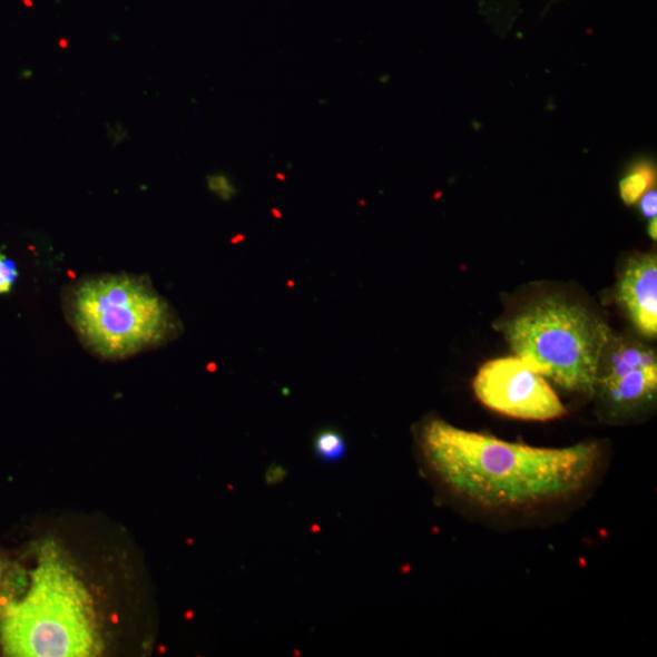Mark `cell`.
<instances>
[{
	"label": "cell",
	"instance_id": "1",
	"mask_svg": "<svg viewBox=\"0 0 657 657\" xmlns=\"http://www.w3.org/2000/svg\"><path fill=\"white\" fill-rule=\"evenodd\" d=\"M428 475L450 494L490 510L567 501L594 480L599 449L582 442L538 449L458 429L432 416L415 433Z\"/></svg>",
	"mask_w": 657,
	"mask_h": 657
},
{
	"label": "cell",
	"instance_id": "2",
	"mask_svg": "<svg viewBox=\"0 0 657 657\" xmlns=\"http://www.w3.org/2000/svg\"><path fill=\"white\" fill-rule=\"evenodd\" d=\"M0 648L12 657H90L102 653L95 600L61 550L47 543L23 595L0 624Z\"/></svg>",
	"mask_w": 657,
	"mask_h": 657
},
{
	"label": "cell",
	"instance_id": "3",
	"mask_svg": "<svg viewBox=\"0 0 657 657\" xmlns=\"http://www.w3.org/2000/svg\"><path fill=\"white\" fill-rule=\"evenodd\" d=\"M66 320L84 346L102 360H125L178 337L183 325L150 280L102 274L65 292Z\"/></svg>",
	"mask_w": 657,
	"mask_h": 657
},
{
	"label": "cell",
	"instance_id": "4",
	"mask_svg": "<svg viewBox=\"0 0 657 657\" xmlns=\"http://www.w3.org/2000/svg\"><path fill=\"white\" fill-rule=\"evenodd\" d=\"M503 332L516 356L572 392L596 393L598 365L612 332L567 300L547 297L512 315Z\"/></svg>",
	"mask_w": 657,
	"mask_h": 657
},
{
	"label": "cell",
	"instance_id": "5",
	"mask_svg": "<svg viewBox=\"0 0 657 657\" xmlns=\"http://www.w3.org/2000/svg\"><path fill=\"white\" fill-rule=\"evenodd\" d=\"M474 391L481 403L510 418L549 422L567 414L545 375L517 356L486 363L474 380Z\"/></svg>",
	"mask_w": 657,
	"mask_h": 657
},
{
	"label": "cell",
	"instance_id": "6",
	"mask_svg": "<svg viewBox=\"0 0 657 657\" xmlns=\"http://www.w3.org/2000/svg\"><path fill=\"white\" fill-rule=\"evenodd\" d=\"M657 360L653 349L612 334L601 353L596 392L612 412L626 414L655 399Z\"/></svg>",
	"mask_w": 657,
	"mask_h": 657
},
{
	"label": "cell",
	"instance_id": "7",
	"mask_svg": "<svg viewBox=\"0 0 657 657\" xmlns=\"http://www.w3.org/2000/svg\"><path fill=\"white\" fill-rule=\"evenodd\" d=\"M617 297L638 331L647 337L657 334V258L655 254L629 259L622 272Z\"/></svg>",
	"mask_w": 657,
	"mask_h": 657
},
{
	"label": "cell",
	"instance_id": "8",
	"mask_svg": "<svg viewBox=\"0 0 657 657\" xmlns=\"http://www.w3.org/2000/svg\"><path fill=\"white\" fill-rule=\"evenodd\" d=\"M28 586V575L18 565L0 556V624L10 604L20 598Z\"/></svg>",
	"mask_w": 657,
	"mask_h": 657
},
{
	"label": "cell",
	"instance_id": "9",
	"mask_svg": "<svg viewBox=\"0 0 657 657\" xmlns=\"http://www.w3.org/2000/svg\"><path fill=\"white\" fill-rule=\"evenodd\" d=\"M656 169L650 161H640L620 182V194L627 205H635L649 189L655 188Z\"/></svg>",
	"mask_w": 657,
	"mask_h": 657
},
{
	"label": "cell",
	"instance_id": "10",
	"mask_svg": "<svg viewBox=\"0 0 657 657\" xmlns=\"http://www.w3.org/2000/svg\"><path fill=\"white\" fill-rule=\"evenodd\" d=\"M347 441L337 429H323L313 440L314 455L323 464H337L347 455Z\"/></svg>",
	"mask_w": 657,
	"mask_h": 657
},
{
	"label": "cell",
	"instance_id": "11",
	"mask_svg": "<svg viewBox=\"0 0 657 657\" xmlns=\"http://www.w3.org/2000/svg\"><path fill=\"white\" fill-rule=\"evenodd\" d=\"M207 187L223 202H229L238 194L231 177L226 174H215L207 177Z\"/></svg>",
	"mask_w": 657,
	"mask_h": 657
},
{
	"label": "cell",
	"instance_id": "12",
	"mask_svg": "<svg viewBox=\"0 0 657 657\" xmlns=\"http://www.w3.org/2000/svg\"><path fill=\"white\" fill-rule=\"evenodd\" d=\"M18 280V271L16 263L9 259L6 255L0 254V295L11 293Z\"/></svg>",
	"mask_w": 657,
	"mask_h": 657
},
{
	"label": "cell",
	"instance_id": "13",
	"mask_svg": "<svg viewBox=\"0 0 657 657\" xmlns=\"http://www.w3.org/2000/svg\"><path fill=\"white\" fill-rule=\"evenodd\" d=\"M640 212L644 217L649 219L656 218L657 214V193L655 188L649 189L639 199Z\"/></svg>",
	"mask_w": 657,
	"mask_h": 657
},
{
	"label": "cell",
	"instance_id": "14",
	"mask_svg": "<svg viewBox=\"0 0 657 657\" xmlns=\"http://www.w3.org/2000/svg\"><path fill=\"white\" fill-rule=\"evenodd\" d=\"M286 478V470L281 465H272L267 470L266 480L269 484H277Z\"/></svg>",
	"mask_w": 657,
	"mask_h": 657
},
{
	"label": "cell",
	"instance_id": "15",
	"mask_svg": "<svg viewBox=\"0 0 657 657\" xmlns=\"http://www.w3.org/2000/svg\"><path fill=\"white\" fill-rule=\"evenodd\" d=\"M649 234L656 241V218L650 219Z\"/></svg>",
	"mask_w": 657,
	"mask_h": 657
}]
</instances>
